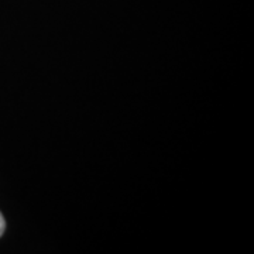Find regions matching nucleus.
<instances>
[{"instance_id": "f257e3e1", "label": "nucleus", "mask_w": 254, "mask_h": 254, "mask_svg": "<svg viewBox=\"0 0 254 254\" xmlns=\"http://www.w3.org/2000/svg\"><path fill=\"white\" fill-rule=\"evenodd\" d=\"M4 230H6V220H4L3 215H1V212H0V237L3 236Z\"/></svg>"}]
</instances>
